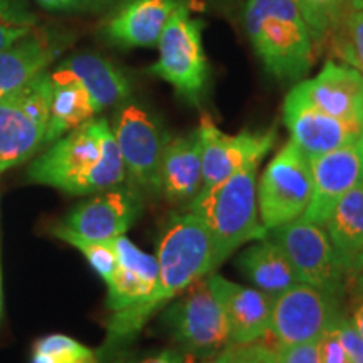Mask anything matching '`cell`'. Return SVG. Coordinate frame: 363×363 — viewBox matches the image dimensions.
I'll return each instance as SVG.
<instances>
[{
    "mask_svg": "<svg viewBox=\"0 0 363 363\" xmlns=\"http://www.w3.org/2000/svg\"><path fill=\"white\" fill-rule=\"evenodd\" d=\"M340 27L342 30L331 35L335 38V52L363 76V11L350 9Z\"/></svg>",
    "mask_w": 363,
    "mask_h": 363,
    "instance_id": "obj_29",
    "label": "cell"
},
{
    "mask_svg": "<svg viewBox=\"0 0 363 363\" xmlns=\"http://www.w3.org/2000/svg\"><path fill=\"white\" fill-rule=\"evenodd\" d=\"M27 179L71 195L98 194L126 180V170L110 123L93 118L49 145L30 163Z\"/></svg>",
    "mask_w": 363,
    "mask_h": 363,
    "instance_id": "obj_2",
    "label": "cell"
},
{
    "mask_svg": "<svg viewBox=\"0 0 363 363\" xmlns=\"http://www.w3.org/2000/svg\"><path fill=\"white\" fill-rule=\"evenodd\" d=\"M348 6L353 11H363V0H348Z\"/></svg>",
    "mask_w": 363,
    "mask_h": 363,
    "instance_id": "obj_40",
    "label": "cell"
},
{
    "mask_svg": "<svg viewBox=\"0 0 363 363\" xmlns=\"http://www.w3.org/2000/svg\"><path fill=\"white\" fill-rule=\"evenodd\" d=\"M116 251V267L108 281V301L111 313L126 310L147 299L158 281L157 256L135 246L126 235L111 239Z\"/></svg>",
    "mask_w": 363,
    "mask_h": 363,
    "instance_id": "obj_18",
    "label": "cell"
},
{
    "mask_svg": "<svg viewBox=\"0 0 363 363\" xmlns=\"http://www.w3.org/2000/svg\"><path fill=\"white\" fill-rule=\"evenodd\" d=\"M276 363H321L320 340L294 345H279L274 348Z\"/></svg>",
    "mask_w": 363,
    "mask_h": 363,
    "instance_id": "obj_32",
    "label": "cell"
},
{
    "mask_svg": "<svg viewBox=\"0 0 363 363\" xmlns=\"http://www.w3.org/2000/svg\"><path fill=\"white\" fill-rule=\"evenodd\" d=\"M244 27L266 71L279 81L305 78L315 44L296 0H247Z\"/></svg>",
    "mask_w": 363,
    "mask_h": 363,
    "instance_id": "obj_4",
    "label": "cell"
},
{
    "mask_svg": "<svg viewBox=\"0 0 363 363\" xmlns=\"http://www.w3.org/2000/svg\"><path fill=\"white\" fill-rule=\"evenodd\" d=\"M272 239L288 254L301 283L316 286L342 298L347 272L340 264L323 225L301 216L272 229Z\"/></svg>",
    "mask_w": 363,
    "mask_h": 363,
    "instance_id": "obj_10",
    "label": "cell"
},
{
    "mask_svg": "<svg viewBox=\"0 0 363 363\" xmlns=\"http://www.w3.org/2000/svg\"><path fill=\"white\" fill-rule=\"evenodd\" d=\"M33 30L34 27L13 26L11 22L0 19V51H6V49L12 48L13 44H17L19 40L27 38Z\"/></svg>",
    "mask_w": 363,
    "mask_h": 363,
    "instance_id": "obj_36",
    "label": "cell"
},
{
    "mask_svg": "<svg viewBox=\"0 0 363 363\" xmlns=\"http://www.w3.org/2000/svg\"><path fill=\"white\" fill-rule=\"evenodd\" d=\"M49 74H51L52 94L44 147L54 143L61 136L67 135L98 115L88 91L78 81L61 69H54Z\"/></svg>",
    "mask_w": 363,
    "mask_h": 363,
    "instance_id": "obj_24",
    "label": "cell"
},
{
    "mask_svg": "<svg viewBox=\"0 0 363 363\" xmlns=\"http://www.w3.org/2000/svg\"><path fill=\"white\" fill-rule=\"evenodd\" d=\"M296 2H298V4H299V0H296Z\"/></svg>",
    "mask_w": 363,
    "mask_h": 363,
    "instance_id": "obj_43",
    "label": "cell"
},
{
    "mask_svg": "<svg viewBox=\"0 0 363 363\" xmlns=\"http://www.w3.org/2000/svg\"><path fill=\"white\" fill-rule=\"evenodd\" d=\"M118 2V0H89L88 6H91L93 9H104V7H110L111 4Z\"/></svg>",
    "mask_w": 363,
    "mask_h": 363,
    "instance_id": "obj_38",
    "label": "cell"
},
{
    "mask_svg": "<svg viewBox=\"0 0 363 363\" xmlns=\"http://www.w3.org/2000/svg\"><path fill=\"white\" fill-rule=\"evenodd\" d=\"M206 363H276L272 348L259 342L247 345H230L214 360Z\"/></svg>",
    "mask_w": 363,
    "mask_h": 363,
    "instance_id": "obj_30",
    "label": "cell"
},
{
    "mask_svg": "<svg viewBox=\"0 0 363 363\" xmlns=\"http://www.w3.org/2000/svg\"><path fill=\"white\" fill-rule=\"evenodd\" d=\"M182 0H123L104 26L106 39L118 48H153Z\"/></svg>",
    "mask_w": 363,
    "mask_h": 363,
    "instance_id": "obj_19",
    "label": "cell"
},
{
    "mask_svg": "<svg viewBox=\"0 0 363 363\" xmlns=\"http://www.w3.org/2000/svg\"><path fill=\"white\" fill-rule=\"evenodd\" d=\"M308 160L313 192L303 217L325 227L342 197L363 182V152L360 143L355 142Z\"/></svg>",
    "mask_w": 363,
    "mask_h": 363,
    "instance_id": "obj_14",
    "label": "cell"
},
{
    "mask_svg": "<svg viewBox=\"0 0 363 363\" xmlns=\"http://www.w3.org/2000/svg\"><path fill=\"white\" fill-rule=\"evenodd\" d=\"M308 103L347 123H363V76L348 65L328 61L313 79L294 86Z\"/></svg>",
    "mask_w": 363,
    "mask_h": 363,
    "instance_id": "obj_17",
    "label": "cell"
},
{
    "mask_svg": "<svg viewBox=\"0 0 363 363\" xmlns=\"http://www.w3.org/2000/svg\"><path fill=\"white\" fill-rule=\"evenodd\" d=\"M348 0H299L313 44H323L342 26Z\"/></svg>",
    "mask_w": 363,
    "mask_h": 363,
    "instance_id": "obj_27",
    "label": "cell"
},
{
    "mask_svg": "<svg viewBox=\"0 0 363 363\" xmlns=\"http://www.w3.org/2000/svg\"><path fill=\"white\" fill-rule=\"evenodd\" d=\"M325 229L340 264L350 274L363 251V182L335 206Z\"/></svg>",
    "mask_w": 363,
    "mask_h": 363,
    "instance_id": "obj_25",
    "label": "cell"
},
{
    "mask_svg": "<svg viewBox=\"0 0 363 363\" xmlns=\"http://www.w3.org/2000/svg\"><path fill=\"white\" fill-rule=\"evenodd\" d=\"M52 83L43 71L0 98V174L33 158L44 147Z\"/></svg>",
    "mask_w": 363,
    "mask_h": 363,
    "instance_id": "obj_7",
    "label": "cell"
},
{
    "mask_svg": "<svg viewBox=\"0 0 363 363\" xmlns=\"http://www.w3.org/2000/svg\"><path fill=\"white\" fill-rule=\"evenodd\" d=\"M126 175L145 192L162 194L160 167L169 135L152 111L135 101L118 106L111 126Z\"/></svg>",
    "mask_w": 363,
    "mask_h": 363,
    "instance_id": "obj_9",
    "label": "cell"
},
{
    "mask_svg": "<svg viewBox=\"0 0 363 363\" xmlns=\"http://www.w3.org/2000/svg\"><path fill=\"white\" fill-rule=\"evenodd\" d=\"M197 131L202 145V189L212 187L246 167L259 165L276 142L274 128L227 135L207 113L202 115Z\"/></svg>",
    "mask_w": 363,
    "mask_h": 363,
    "instance_id": "obj_12",
    "label": "cell"
},
{
    "mask_svg": "<svg viewBox=\"0 0 363 363\" xmlns=\"http://www.w3.org/2000/svg\"><path fill=\"white\" fill-rule=\"evenodd\" d=\"M360 271H363V251L360 252V256H358V259L355 261V266H353L350 274H353V272H360Z\"/></svg>",
    "mask_w": 363,
    "mask_h": 363,
    "instance_id": "obj_39",
    "label": "cell"
},
{
    "mask_svg": "<svg viewBox=\"0 0 363 363\" xmlns=\"http://www.w3.org/2000/svg\"><path fill=\"white\" fill-rule=\"evenodd\" d=\"M52 234L56 235L57 239L65 240V242L71 244L72 247L78 249L104 283H108V281L111 279L116 267V251L115 247H113L111 240L86 239L83 235L76 234L74 230L67 229L65 224H59L54 227Z\"/></svg>",
    "mask_w": 363,
    "mask_h": 363,
    "instance_id": "obj_28",
    "label": "cell"
},
{
    "mask_svg": "<svg viewBox=\"0 0 363 363\" xmlns=\"http://www.w3.org/2000/svg\"><path fill=\"white\" fill-rule=\"evenodd\" d=\"M0 316H2V279H0Z\"/></svg>",
    "mask_w": 363,
    "mask_h": 363,
    "instance_id": "obj_41",
    "label": "cell"
},
{
    "mask_svg": "<svg viewBox=\"0 0 363 363\" xmlns=\"http://www.w3.org/2000/svg\"><path fill=\"white\" fill-rule=\"evenodd\" d=\"M208 288L224 311L230 345L259 342L271 333L274 296L257 288L233 283L220 274H208Z\"/></svg>",
    "mask_w": 363,
    "mask_h": 363,
    "instance_id": "obj_15",
    "label": "cell"
},
{
    "mask_svg": "<svg viewBox=\"0 0 363 363\" xmlns=\"http://www.w3.org/2000/svg\"><path fill=\"white\" fill-rule=\"evenodd\" d=\"M238 267L257 289L279 296L301 283L284 249L274 239H257L238 257Z\"/></svg>",
    "mask_w": 363,
    "mask_h": 363,
    "instance_id": "obj_23",
    "label": "cell"
},
{
    "mask_svg": "<svg viewBox=\"0 0 363 363\" xmlns=\"http://www.w3.org/2000/svg\"><path fill=\"white\" fill-rule=\"evenodd\" d=\"M30 363H101L98 350L67 335H48L33 347Z\"/></svg>",
    "mask_w": 363,
    "mask_h": 363,
    "instance_id": "obj_26",
    "label": "cell"
},
{
    "mask_svg": "<svg viewBox=\"0 0 363 363\" xmlns=\"http://www.w3.org/2000/svg\"><path fill=\"white\" fill-rule=\"evenodd\" d=\"M57 69L69 74L88 91L96 113L121 104L130 98V81L111 61L99 54H76L61 62Z\"/></svg>",
    "mask_w": 363,
    "mask_h": 363,
    "instance_id": "obj_22",
    "label": "cell"
},
{
    "mask_svg": "<svg viewBox=\"0 0 363 363\" xmlns=\"http://www.w3.org/2000/svg\"><path fill=\"white\" fill-rule=\"evenodd\" d=\"M348 320L363 337V271L353 272L350 283V298H348Z\"/></svg>",
    "mask_w": 363,
    "mask_h": 363,
    "instance_id": "obj_34",
    "label": "cell"
},
{
    "mask_svg": "<svg viewBox=\"0 0 363 363\" xmlns=\"http://www.w3.org/2000/svg\"><path fill=\"white\" fill-rule=\"evenodd\" d=\"M40 7L48 11L62 12V11H78V9L88 6L89 0H35Z\"/></svg>",
    "mask_w": 363,
    "mask_h": 363,
    "instance_id": "obj_37",
    "label": "cell"
},
{
    "mask_svg": "<svg viewBox=\"0 0 363 363\" xmlns=\"http://www.w3.org/2000/svg\"><path fill=\"white\" fill-rule=\"evenodd\" d=\"M283 115L284 125L291 133V142L296 143L308 158L333 152L345 145L355 143L360 138L362 126L347 123L316 110L296 88L286 96Z\"/></svg>",
    "mask_w": 363,
    "mask_h": 363,
    "instance_id": "obj_16",
    "label": "cell"
},
{
    "mask_svg": "<svg viewBox=\"0 0 363 363\" xmlns=\"http://www.w3.org/2000/svg\"><path fill=\"white\" fill-rule=\"evenodd\" d=\"M320 355L321 363H350L333 325L320 338Z\"/></svg>",
    "mask_w": 363,
    "mask_h": 363,
    "instance_id": "obj_35",
    "label": "cell"
},
{
    "mask_svg": "<svg viewBox=\"0 0 363 363\" xmlns=\"http://www.w3.org/2000/svg\"><path fill=\"white\" fill-rule=\"evenodd\" d=\"M202 22L180 2L158 39V59L152 74L167 81L182 99L201 106L208 86L211 67L202 45Z\"/></svg>",
    "mask_w": 363,
    "mask_h": 363,
    "instance_id": "obj_5",
    "label": "cell"
},
{
    "mask_svg": "<svg viewBox=\"0 0 363 363\" xmlns=\"http://www.w3.org/2000/svg\"><path fill=\"white\" fill-rule=\"evenodd\" d=\"M103 363H194V358L174 348L147 352H130L125 348V350L113 353Z\"/></svg>",
    "mask_w": 363,
    "mask_h": 363,
    "instance_id": "obj_31",
    "label": "cell"
},
{
    "mask_svg": "<svg viewBox=\"0 0 363 363\" xmlns=\"http://www.w3.org/2000/svg\"><path fill=\"white\" fill-rule=\"evenodd\" d=\"M189 211L206 225L214 272L242 244L267 235L257 208V165L246 167L219 184L202 189L190 201Z\"/></svg>",
    "mask_w": 363,
    "mask_h": 363,
    "instance_id": "obj_3",
    "label": "cell"
},
{
    "mask_svg": "<svg viewBox=\"0 0 363 363\" xmlns=\"http://www.w3.org/2000/svg\"><path fill=\"white\" fill-rule=\"evenodd\" d=\"M62 49V39L33 30L12 48L0 51V98L45 71Z\"/></svg>",
    "mask_w": 363,
    "mask_h": 363,
    "instance_id": "obj_21",
    "label": "cell"
},
{
    "mask_svg": "<svg viewBox=\"0 0 363 363\" xmlns=\"http://www.w3.org/2000/svg\"><path fill=\"white\" fill-rule=\"evenodd\" d=\"M340 296L299 283L274 298L271 333L276 343L294 345L320 340L342 315Z\"/></svg>",
    "mask_w": 363,
    "mask_h": 363,
    "instance_id": "obj_11",
    "label": "cell"
},
{
    "mask_svg": "<svg viewBox=\"0 0 363 363\" xmlns=\"http://www.w3.org/2000/svg\"><path fill=\"white\" fill-rule=\"evenodd\" d=\"M333 328L337 331L350 363H363V337L355 330L348 316H345L342 313L335 320Z\"/></svg>",
    "mask_w": 363,
    "mask_h": 363,
    "instance_id": "obj_33",
    "label": "cell"
},
{
    "mask_svg": "<svg viewBox=\"0 0 363 363\" xmlns=\"http://www.w3.org/2000/svg\"><path fill=\"white\" fill-rule=\"evenodd\" d=\"M142 211L140 190L116 185L78 203L62 224L86 239L111 240L128 233Z\"/></svg>",
    "mask_w": 363,
    "mask_h": 363,
    "instance_id": "obj_13",
    "label": "cell"
},
{
    "mask_svg": "<svg viewBox=\"0 0 363 363\" xmlns=\"http://www.w3.org/2000/svg\"><path fill=\"white\" fill-rule=\"evenodd\" d=\"M157 261L158 281L152 294L126 310L111 313L106 337L98 348L101 363L113 353L128 348L152 316L174 301V298L214 272L211 238L194 212L170 217L158 240Z\"/></svg>",
    "mask_w": 363,
    "mask_h": 363,
    "instance_id": "obj_1",
    "label": "cell"
},
{
    "mask_svg": "<svg viewBox=\"0 0 363 363\" xmlns=\"http://www.w3.org/2000/svg\"><path fill=\"white\" fill-rule=\"evenodd\" d=\"M311 192L310 160L289 140L262 172L257 185V208L266 230L288 224L305 214Z\"/></svg>",
    "mask_w": 363,
    "mask_h": 363,
    "instance_id": "obj_8",
    "label": "cell"
},
{
    "mask_svg": "<svg viewBox=\"0 0 363 363\" xmlns=\"http://www.w3.org/2000/svg\"><path fill=\"white\" fill-rule=\"evenodd\" d=\"M162 326L180 352L194 360L211 362L230 347L225 315L207 278L194 283L167 305Z\"/></svg>",
    "mask_w": 363,
    "mask_h": 363,
    "instance_id": "obj_6",
    "label": "cell"
},
{
    "mask_svg": "<svg viewBox=\"0 0 363 363\" xmlns=\"http://www.w3.org/2000/svg\"><path fill=\"white\" fill-rule=\"evenodd\" d=\"M358 143H360L362 152H363V123H362V131H360V138H358Z\"/></svg>",
    "mask_w": 363,
    "mask_h": 363,
    "instance_id": "obj_42",
    "label": "cell"
},
{
    "mask_svg": "<svg viewBox=\"0 0 363 363\" xmlns=\"http://www.w3.org/2000/svg\"><path fill=\"white\" fill-rule=\"evenodd\" d=\"M162 194L170 202H190L202 190V145L199 131L167 143L160 167Z\"/></svg>",
    "mask_w": 363,
    "mask_h": 363,
    "instance_id": "obj_20",
    "label": "cell"
}]
</instances>
